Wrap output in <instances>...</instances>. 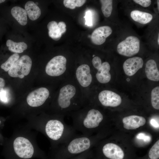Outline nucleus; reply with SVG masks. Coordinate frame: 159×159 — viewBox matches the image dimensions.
<instances>
[{
  "label": "nucleus",
  "instance_id": "obj_1",
  "mask_svg": "<svg viewBox=\"0 0 159 159\" xmlns=\"http://www.w3.org/2000/svg\"><path fill=\"white\" fill-rule=\"evenodd\" d=\"M94 142L95 138L92 136L76 134L60 145L54 159H69L90 150Z\"/></svg>",
  "mask_w": 159,
  "mask_h": 159
},
{
  "label": "nucleus",
  "instance_id": "obj_2",
  "mask_svg": "<svg viewBox=\"0 0 159 159\" xmlns=\"http://www.w3.org/2000/svg\"><path fill=\"white\" fill-rule=\"evenodd\" d=\"M72 127L82 134L90 136L93 130L99 127L104 116L99 110L92 108L74 115L72 117Z\"/></svg>",
  "mask_w": 159,
  "mask_h": 159
},
{
  "label": "nucleus",
  "instance_id": "obj_3",
  "mask_svg": "<svg viewBox=\"0 0 159 159\" xmlns=\"http://www.w3.org/2000/svg\"><path fill=\"white\" fill-rule=\"evenodd\" d=\"M32 64L30 57L27 55H23L15 62L8 71V74L11 77L22 79L29 73Z\"/></svg>",
  "mask_w": 159,
  "mask_h": 159
},
{
  "label": "nucleus",
  "instance_id": "obj_4",
  "mask_svg": "<svg viewBox=\"0 0 159 159\" xmlns=\"http://www.w3.org/2000/svg\"><path fill=\"white\" fill-rule=\"evenodd\" d=\"M140 41L137 37L130 36L120 42L117 45L118 53L122 55L130 57L138 53L140 50Z\"/></svg>",
  "mask_w": 159,
  "mask_h": 159
},
{
  "label": "nucleus",
  "instance_id": "obj_5",
  "mask_svg": "<svg viewBox=\"0 0 159 159\" xmlns=\"http://www.w3.org/2000/svg\"><path fill=\"white\" fill-rule=\"evenodd\" d=\"M13 147L16 154L19 158L27 159L31 158L34 153V148L30 141L21 137L16 138L13 143Z\"/></svg>",
  "mask_w": 159,
  "mask_h": 159
},
{
  "label": "nucleus",
  "instance_id": "obj_6",
  "mask_svg": "<svg viewBox=\"0 0 159 159\" xmlns=\"http://www.w3.org/2000/svg\"><path fill=\"white\" fill-rule=\"evenodd\" d=\"M67 59L62 55L56 56L51 59L47 64L45 72L49 76L56 77L63 74L66 69Z\"/></svg>",
  "mask_w": 159,
  "mask_h": 159
},
{
  "label": "nucleus",
  "instance_id": "obj_7",
  "mask_svg": "<svg viewBox=\"0 0 159 159\" xmlns=\"http://www.w3.org/2000/svg\"><path fill=\"white\" fill-rule=\"evenodd\" d=\"M76 92L75 87L71 85L64 86L60 89L57 103L61 110L63 111L70 108L72 105L71 100Z\"/></svg>",
  "mask_w": 159,
  "mask_h": 159
},
{
  "label": "nucleus",
  "instance_id": "obj_8",
  "mask_svg": "<svg viewBox=\"0 0 159 159\" xmlns=\"http://www.w3.org/2000/svg\"><path fill=\"white\" fill-rule=\"evenodd\" d=\"M49 95V91L47 88L40 87L29 93L27 96L26 101L30 106L39 107L44 104Z\"/></svg>",
  "mask_w": 159,
  "mask_h": 159
},
{
  "label": "nucleus",
  "instance_id": "obj_9",
  "mask_svg": "<svg viewBox=\"0 0 159 159\" xmlns=\"http://www.w3.org/2000/svg\"><path fill=\"white\" fill-rule=\"evenodd\" d=\"M98 99L101 104L105 107H116L120 105L122 99L118 94L111 91L104 90L98 95Z\"/></svg>",
  "mask_w": 159,
  "mask_h": 159
},
{
  "label": "nucleus",
  "instance_id": "obj_10",
  "mask_svg": "<svg viewBox=\"0 0 159 159\" xmlns=\"http://www.w3.org/2000/svg\"><path fill=\"white\" fill-rule=\"evenodd\" d=\"M101 151L103 155L108 159H124L125 157L122 149L114 143H106L103 145Z\"/></svg>",
  "mask_w": 159,
  "mask_h": 159
},
{
  "label": "nucleus",
  "instance_id": "obj_11",
  "mask_svg": "<svg viewBox=\"0 0 159 159\" xmlns=\"http://www.w3.org/2000/svg\"><path fill=\"white\" fill-rule=\"evenodd\" d=\"M143 63V59L140 57H135L128 59L123 64L125 73L129 76L134 75L142 67Z\"/></svg>",
  "mask_w": 159,
  "mask_h": 159
},
{
  "label": "nucleus",
  "instance_id": "obj_12",
  "mask_svg": "<svg viewBox=\"0 0 159 159\" xmlns=\"http://www.w3.org/2000/svg\"><path fill=\"white\" fill-rule=\"evenodd\" d=\"M112 32V30L109 26H105L98 27L93 31L91 34V41L95 45L102 44Z\"/></svg>",
  "mask_w": 159,
  "mask_h": 159
},
{
  "label": "nucleus",
  "instance_id": "obj_13",
  "mask_svg": "<svg viewBox=\"0 0 159 159\" xmlns=\"http://www.w3.org/2000/svg\"><path fill=\"white\" fill-rule=\"evenodd\" d=\"M90 72V67L86 64H82L77 69L76 72V77L82 86L86 87L91 83L92 77Z\"/></svg>",
  "mask_w": 159,
  "mask_h": 159
},
{
  "label": "nucleus",
  "instance_id": "obj_14",
  "mask_svg": "<svg viewBox=\"0 0 159 159\" xmlns=\"http://www.w3.org/2000/svg\"><path fill=\"white\" fill-rule=\"evenodd\" d=\"M122 121L124 128L127 130L135 129L144 125L146 122L144 117L136 115L125 117Z\"/></svg>",
  "mask_w": 159,
  "mask_h": 159
},
{
  "label": "nucleus",
  "instance_id": "obj_15",
  "mask_svg": "<svg viewBox=\"0 0 159 159\" xmlns=\"http://www.w3.org/2000/svg\"><path fill=\"white\" fill-rule=\"evenodd\" d=\"M110 67L107 62L102 63L100 66L97 69V72L96 74V77L99 82L105 84L109 82L111 79V75L110 73Z\"/></svg>",
  "mask_w": 159,
  "mask_h": 159
},
{
  "label": "nucleus",
  "instance_id": "obj_16",
  "mask_svg": "<svg viewBox=\"0 0 159 159\" xmlns=\"http://www.w3.org/2000/svg\"><path fill=\"white\" fill-rule=\"evenodd\" d=\"M145 72L147 77L149 80L154 81L159 80V72L157 64L153 59H150L146 62Z\"/></svg>",
  "mask_w": 159,
  "mask_h": 159
},
{
  "label": "nucleus",
  "instance_id": "obj_17",
  "mask_svg": "<svg viewBox=\"0 0 159 159\" xmlns=\"http://www.w3.org/2000/svg\"><path fill=\"white\" fill-rule=\"evenodd\" d=\"M130 16L134 21L142 24H146L150 22L153 16L151 14L138 10H134L130 13Z\"/></svg>",
  "mask_w": 159,
  "mask_h": 159
},
{
  "label": "nucleus",
  "instance_id": "obj_18",
  "mask_svg": "<svg viewBox=\"0 0 159 159\" xmlns=\"http://www.w3.org/2000/svg\"><path fill=\"white\" fill-rule=\"evenodd\" d=\"M24 7L29 18L31 20H35L40 16L41 10L33 1H27L25 4Z\"/></svg>",
  "mask_w": 159,
  "mask_h": 159
},
{
  "label": "nucleus",
  "instance_id": "obj_19",
  "mask_svg": "<svg viewBox=\"0 0 159 159\" xmlns=\"http://www.w3.org/2000/svg\"><path fill=\"white\" fill-rule=\"evenodd\" d=\"M11 13L20 25L24 26L27 24V14L25 9L19 6H15L11 9Z\"/></svg>",
  "mask_w": 159,
  "mask_h": 159
},
{
  "label": "nucleus",
  "instance_id": "obj_20",
  "mask_svg": "<svg viewBox=\"0 0 159 159\" xmlns=\"http://www.w3.org/2000/svg\"><path fill=\"white\" fill-rule=\"evenodd\" d=\"M49 30V35L51 38L55 41L59 40L63 34L58 25V24L55 21L49 22L47 25Z\"/></svg>",
  "mask_w": 159,
  "mask_h": 159
},
{
  "label": "nucleus",
  "instance_id": "obj_21",
  "mask_svg": "<svg viewBox=\"0 0 159 159\" xmlns=\"http://www.w3.org/2000/svg\"><path fill=\"white\" fill-rule=\"evenodd\" d=\"M6 45L10 51L16 54L22 53L27 48V44L24 42H16L10 39L7 40Z\"/></svg>",
  "mask_w": 159,
  "mask_h": 159
},
{
  "label": "nucleus",
  "instance_id": "obj_22",
  "mask_svg": "<svg viewBox=\"0 0 159 159\" xmlns=\"http://www.w3.org/2000/svg\"><path fill=\"white\" fill-rule=\"evenodd\" d=\"M101 4L102 11L105 17H109L111 15L112 10V0H100Z\"/></svg>",
  "mask_w": 159,
  "mask_h": 159
},
{
  "label": "nucleus",
  "instance_id": "obj_23",
  "mask_svg": "<svg viewBox=\"0 0 159 159\" xmlns=\"http://www.w3.org/2000/svg\"><path fill=\"white\" fill-rule=\"evenodd\" d=\"M19 56L18 54L14 53L1 65V68L6 72L9 71L15 62L19 59Z\"/></svg>",
  "mask_w": 159,
  "mask_h": 159
},
{
  "label": "nucleus",
  "instance_id": "obj_24",
  "mask_svg": "<svg viewBox=\"0 0 159 159\" xmlns=\"http://www.w3.org/2000/svg\"><path fill=\"white\" fill-rule=\"evenodd\" d=\"M151 102L152 106L155 109H159V87L154 88L151 92Z\"/></svg>",
  "mask_w": 159,
  "mask_h": 159
},
{
  "label": "nucleus",
  "instance_id": "obj_25",
  "mask_svg": "<svg viewBox=\"0 0 159 159\" xmlns=\"http://www.w3.org/2000/svg\"><path fill=\"white\" fill-rule=\"evenodd\" d=\"M84 0H64L63 4L65 7L71 9H74L76 7L82 6L86 2Z\"/></svg>",
  "mask_w": 159,
  "mask_h": 159
},
{
  "label": "nucleus",
  "instance_id": "obj_26",
  "mask_svg": "<svg viewBox=\"0 0 159 159\" xmlns=\"http://www.w3.org/2000/svg\"><path fill=\"white\" fill-rule=\"evenodd\" d=\"M148 156L151 159H158L159 158V140H158L150 149Z\"/></svg>",
  "mask_w": 159,
  "mask_h": 159
},
{
  "label": "nucleus",
  "instance_id": "obj_27",
  "mask_svg": "<svg viewBox=\"0 0 159 159\" xmlns=\"http://www.w3.org/2000/svg\"><path fill=\"white\" fill-rule=\"evenodd\" d=\"M92 156V153L90 150L69 159H89Z\"/></svg>",
  "mask_w": 159,
  "mask_h": 159
},
{
  "label": "nucleus",
  "instance_id": "obj_28",
  "mask_svg": "<svg viewBox=\"0 0 159 159\" xmlns=\"http://www.w3.org/2000/svg\"><path fill=\"white\" fill-rule=\"evenodd\" d=\"M92 16L91 12L90 11H87L86 13L85 18V24L89 26L92 25Z\"/></svg>",
  "mask_w": 159,
  "mask_h": 159
},
{
  "label": "nucleus",
  "instance_id": "obj_29",
  "mask_svg": "<svg viewBox=\"0 0 159 159\" xmlns=\"http://www.w3.org/2000/svg\"><path fill=\"white\" fill-rule=\"evenodd\" d=\"M92 63L94 67L97 69L102 64L101 59L98 56L95 57L92 59Z\"/></svg>",
  "mask_w": 159,
  "mask_h": 159
},
{
  "label": "nucleus",
  "instance_id": "obj_30",
  "mask_svg": "<svg viewBox=\"0 0 159 159\" xmlns=\"http://www.w3.org/2000/svg\"><path fill=\"white\" fill-rule=\"evenodd\" d=\"M133 1L136 3L145 7L149 6L151 4V2L150 0H134Z\"/></svg>",
  "mask_w": 159,
  "mask_h": 159
},
{
  "label": "nucleus",
  "instance_id": "obj_31",
  "mask_svg": "<svg viewBox=\"0 0 159 159\" xmlns=\"http://www.w3.org/2000/svg\"><path fill=\"white\" fill-rule=\"evenodd\" d=\"M136 137L138 139L143 140L145 142H148L151 140L150 137L146 135L143 133H140L138 134L137 135Z\"/></svg>",
  "mask_w": 159,
  "mask_h": 159
},
{
  "label": "nucleus",
  "instance_id": "obj_32",
  "mask_svg": "<svg viewBox=\"0 0 159 159\" xmlns=\"http://www.w3.org/2000/svg\"><path fill=\"white\" fill-rule=\"evenodd\" d=\"M0 99L1 100L4 102H6L8 101L7 97L6 91L4 90L0 94Z\"/></svg>",
  "mask_w": 159,
  "mask_h": 159
},
{
  "label": "nucleus",
  "instance_id": "obj_33",
  "mask_svg": "<svg viewBox=\"0 0 159 159\" xmlns=\"http://www.w3.org/2000/svg\"><path fill=\"white\" fill-rule=\"evenodd\" d=\"M5 85V82L4 79L0 77V94L4 90V87Z\"/></svg>",
  "mask_w": 159,
  "mask_h": 159
},
{
  "label": "nucleus",
  "instance_id": "obj_34",
  "mask_svg": "<svg viewBox=\"0 0 159 159\" xmlns=\"http://www.w3.org/2000/svg\"><path fill=\"white\" fill-rule=\"evenodd\" d=\"M150 123L153 127L157 128L159 127V123L155 119H152L150 120Z\"/></svg>",
  "mask_w": 159,
  "mask_h": 159
},
{
  "label": "nucleus",
  "instance_id": "obj_35",
  "mask_svg": "<svg viewBox=\"0 0 159 159\" xmlns=\"http://www.w3.org/2000/svg\"><path fill=\"white\" fill-rule=\"evenodd\" d=\"M6 1L5 0H0V4H2Z\"/></svg>",
  "mask_w": 159,
  "mask_h": 159
},
{
  "label": "nucleus",
  "instance_id": "obj_36",
  "mask_svg": "<svg viewBox=\"0 0 159 159\" xmlns=\"http://www.w3.org/2000/svg\"><path fill=\"white\" fill-rule=\"evenodd\" d=\"M157 6H158V10H159V1L157 0Z\"/></svg>",
  "mask_w": 159,
  "mask_h": 159
},
{
  "label": "nucleus",
  "instance_id": "obj_37",
  "mask_svg": "<svg viewBox=\"0 0 159 159\" xmlns=\"http://www.w3.org/2000/svg\"><path fill=\"white\" fill-rule=\"evenodd\" d=\"M159 34H158V40H157L158 43V45L159 44Z\"/></svg>",
  "mask_w": 159,
  "mask_h": 159
},
{
  "label": "nucleus",
  "instance_id": "obj_38",
  "mask_svg": "<svg viewBox=\"0 0 159 159\" xmlns=\"http://www.w3.org/2000/svg\"><path fill=\"white\" fill-rule=\"evenodd\" d=\"M0 123H1V121L0 120Z\"/></svg>",
  "mask_w": 159,
  "mask_h": 159
}]
</instances>
